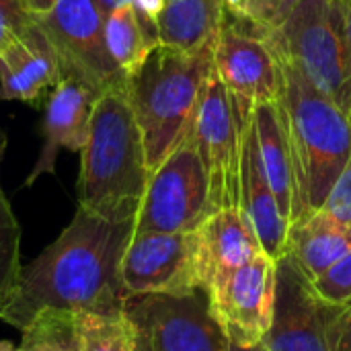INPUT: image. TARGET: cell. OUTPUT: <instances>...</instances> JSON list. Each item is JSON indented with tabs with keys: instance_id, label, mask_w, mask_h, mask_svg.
<instances>
[{
	"instance_id": "cell-33",
	"label": "cell",
	"mask_w": 351,
	"mask_h": 351,
	"mask_svg": "<svg viewBox=\"0 0 351 351\" xmlns=\"http://www.w3.org/2000/svg\"><path fill=\"white\" fill-rule=\"evenodd\" d=\"M222 2H224V6H226L230 12H234V14H241L243 4H245V0H222Z\"/></svg>"
},
{
	"instance_id": "cell-19",
	"label": "cell",
	"mask_w": 351,
	"mask_h": 351,
	"mask_svg": "<svg viewBox=\"0 0 351 351\" xmlns=\"http://www.w3.org/2000/svg\"><path fill=\"white\" fill-rule=\"evenodd\" d=\"M351 249V226L339 222L323 208L288 226L286 251L315 280Z\"/></svg>"
},
{
	"instance_id": "cell-30",
	"label": "cell",
	"mask_w": 351,
	"mask_h": 351,
	"mask_svg": "<svg viewBox=\"0 0 351 351\" xmlns=\"http://www.w3.org/2000/svg\"><path fill=\"white\" fill-rule=\"evenodd\" d=\"M331 351H351V302L343 304L331 329Z\"/></svg>"
},
{
	"instance_id": "cell-24",
	"label": "cell",
	"mask_w": 351,
	"mask_h": 351,
	"mask_svg": "<svg viewBox=\"0 0 351 351\" xmlns=\"http://www.w3.org/2000/svg\"><path fill=\"white\" fill-rule=\"evenodd\" d=\"M6 138L0 132V158ZM21 228L0 183V313L10 302L21 278Z\"/></svg>"
},
{
	"instance_id": "cell-20",
	"label": "cell",
	"mask_w": 351,
	"mask_h": 351,
	"mask_svg": "<svg viewBox=\"0 0 351 351\" xmlns=\"http://www.w3.org/2000/svg\"><path fill=\"white\" fill-rule=\"evenodd\" d=\"M224 12L222 0H165L156 19L158 41L185 51L216 45Z\"/></svg>"
},
{
	"instance_id": "cell-32",
	"label": "cell",
	"mask_w": 351,
	"mask_h": 351,
	"mask_svg": "<svg viewBox=\"0 0 351 351\" xmlns=\"http://www.w3.org/2000/svg\"><path fill=\"white\" fill-rule=\"evenodd\" d=\"M97 4H99V8H101V12L107 16V14H111L113 10H117L119 6H123V4H130V0H95Z\"/></svg>"
},
{
	"instance_id": "cell-3",
	"label": "cell",
	"mask_w": 351,
	"mask_h": 351,
	"mask_svg": "<svg viewBox=\"0 0 351 351\" xmlns=\"http://www.w3.org/2000/svg\"><path fill=\"white\" fill-rule=\"evenodd\" d=\"M274 53L282 70V95L276 103L294 165L298 220L325 206L348 165L351 117L333 99L323 95L294 62L278 51Z\"/></svg>"
},
{
	"instance_id": "cell-18",
	"label": "cell",
	"mask_w": 351,
	"mask_h": 351,
	"mask_svg": "<svg viewBox=\"0 0 351 351\" xmlns=\"http://www.w3.org/2000/svg\"><path fill=\"white\" fill-rule=\"evenodd\" d=\"M251 121L255 128L263 173L278 199L282 216L288 220V224H292L298 216V189L278 103L255 105Z\"/></svg>"
},
{
	"instance_id": "cell-35",
	"label": "cell",
	"mask_w": 351,
	"mask_h": 351,
	"mask_svg": "<svg viewBox=\"0 0 351 351\" xmlns=\"http://www.w3.org/2000/svg\"><path fill=\"white\" fill-rule=\"evenodd\" d=\"M230 351H265L263 346H255V348H239L234 343H230Z\"/></svg>"
},
{
	"instance_id": "cell-11",
	"label": "cell",
	"mask_w": 351,
	"mask_h": 351,
	"mask_svg": "<svg viewBox=\"0 0 351 351\" xmlns=\"http://www.w3.org/2000/svg\"><path fill=\"white\" fill-rule=\"evenodd\" d=\"M204 290L230 343L239 348L263 343L274 319L276 259L259 253L245 265L218 276Z\"/></svg>"
},
{
	"instance_id": "cell-31",
	"label": "cell",
	"mask_w": 351,
	"mask_h": 351,
	"mask_svg": "<svg viewBox=\"0 0 351 351\" xmlns=\"http://www.w3.org/2000/svg\"><path fill=\"white\" fill-rule=\"evenodd\" d=\"M23 4H25V8L31 12V16H35V14L47 12V10L56 4V0H23Z\"/></svg>"
},
{
	"instance_id": "cell-12",
	"label": "cell",
	"mask_w": 351,
	"mask_h": 351,
	"mask_svg": "<svg viewBox=\"0 0 351 351\" xmlns=\"http://www.w3.org/2000/svg\"><path fill=\"white\" fill-rule=\"evenodd\" d=\"M128 296L189 294L202 288L195 232H142L132 237L121 259Z\"/></svg>"
},
{
	"instance_id": "cell-29",
	"label": "cell",
	"mask_w": 351,
	"mask_h": 351,
	"mask_svg": "<svg viewBox=\"0 0 351 351\" xmlns=\"http://www.w3.org/2000/svg\"><path fill=\"white\" fill-rule=\"evenodd\" d=\"M136 14H138V21L142 25V29L146 31V35L150 37L152 43H160L158 41V29H156V19L165 6V0H130Z\"/></svg>"
},
{
	"instance_id": "cell-8",
	"label": "cell",
	"mask_w": 351,
	"mask_h": 351,
	"mask_svg": "<svg viewBox=\"0 0 351 351\" xmlns=\"http://www.w3.org/2000/svg\"><path fill=\"white\" fill-rule=\"evenodd\" d=\"M33 21L51 43L64 76L93 88L97 95L125 78L105 43V14L95 0H56Z\"/></svg>"
},
{
	"instance_id": "cell-13",
	"label": "cell",
	"mask_w": 351,
	"mask_h": 351,
	"mask_svg": "<svg viewBox=\"0 0 351 351\" xmlns=\"http://www.w3.org/2000/svg\"><path fill=\"white\" fill-rule=\"evenodd\" d=\"M214 68L243 125L251 119L255 105L276 103L282 95V70L274 49L261 33H243L226 19L214 45Z\"/></svg>"
},
{
	"instance_id": "cell-25",
	"label": "cell",
	"mask_w": 351,
	"mask_h": 351,
	"mask_svg": "<svg viewBox=\"0 0 351 351\" xmlns=\"http://www.w3.org/2000/svg\"><path fill=\"white\" fill-rule=\"evenodd\" d=\"M31 25L33 16L23 0H0V58L29 31Z\"/></svg>"
},
{
	"instance_id": "cell-22",
	"label": "cell",
	"mask_w": 351,
	"mask_h": 351,
	"mask_svg": "<svg viewBox=\"0 0 351 351\" xmlns=\"http://www.w3.org/2000/svg\"><path fill=\"white\" fill-rule=\"evenodd\" d=\"M76 327L82 351H136L134 325L125 313H76Z\"/></svg>"
},
{
	"instance_id": "cell-36",
	"label": "cell",
	"mask_w": 351,
	"mask_h": 351,
	"mask_svg": "<svg viewBox=\"0 0 351 351\" xmlns=\"http://www.w3.org/2000/svg\"><path fill=\"white\" fill-rule=\"evenodd\" d=\"M0 351H19V348H14L12 341H0Z\"/></svg>"
},
{
	"instance_id": "cell-10",
	"label": "cell",
	"mask_w": 351,
	"mask_h": 351,
	"mask_svg": "<svg viewBox=\"0 0 351 351\" xmlns=\"http://www.w3.org/2000/svg\"><path fill=\"white\" fill-rule=\"evenodd\" d=\"M245 125L239 121L230 93L214 68L204 84L191 128L210 177L214 212L224 208H239Z\"/></svg>"
},
{
	"instance_id": "cell-34",
	"label": "cell",
	"mask_w": 351,
	"mask_h": 351,
	"mask_svg": "<svg viewBox=\"0 0 351 351\" xmlns=\"http://www.w3.org/2000/svg\"><path fill=\"white\" fill-rule=\"evenodd\" d=\"M298 2H300V0H286V4H284V10H282V16H280V21H282V19H284V16H286V14H288V12H290V10L294 8V6H296ZM280 21H278V23H280ZM274 27H276V25H274Z\"/></svg>"
},
{
	"instance_id": "cell-1",
	"label": "cell",
	"mask_w": 351,
	"mask_h": 351,
	"mask_svg": "<svg viewBox=\"0 0 351 351\" xmlns=\"http://www.w3.org/2000/svg\"><path fill=\"white\" fill-rule=\"evenodd\" d=\"M136 220H109L78 206L72 222L23 265L16 290L0 321L23 331L41 311L105 313L125 306L121 259Z\"/></svg>"
},
{
	"instance_id": "cell-28",
	"label": "cell",
	"mask_w": 351,
	"mask_h": 351,
	"mask_svg": "<svg viewBox=\"0 0 351 351\" xmlns=\"http://www.w3.org/2000/svg\"><path fill=\"white\" fill-rule=\"evenodd\" d=\"M343 2V60H346V76L343 90L339 99V107L351 117V0Z\"/></svg>"
},
{
	"instance_id": "cell-5",
	"label": "cell",
	"mask_w": 351,
	"mask_h": 351,
	"mask_svg": "<svg viewBox=\"0 0 351 351\" xmlns=\"http://www.w3.org/2000/svg\"><path fill=\"white\" fill-rule=\"evenodd\" d=\"M261 37L339 105L346 76L341 0H300L276 27L261 29Z\"/></svg>"
},
{
	"instance_id": "cell-6",
	"label": "cell",
	"mask_w": 351,
	"mask_h": 351,
	"mask_svg": "<svg viewBox=\"0 0 351 351\" xmlns=\"http://www.w3.org/2000/svg\"><path fill=\"white\" fill-rule=\"evenodd\" d=\"M212 214L210 177L189 132L150 173L134 232H195Z\"/></svg>"
},
{
	"instance_id": "cell-15",
	"label": "cell",
	"mask_w": 351,
	"mask_h": 351,
	"mask_svg": "<svg viewBox=\"0 0 351 351\" xmlns=\"http://www.w3.org/2000/svg\"><path fill=\"white\" fill-rule=\"evenodd\" d=\"M62 78L60 60L33 21L29 31L0 58V101L37 105L43 93L53 90Z\"/></svg>"
},
{
	"instance_id": "cell-26",
	"label": "cell",
	"mask_w": 351,
	"mask_h": 351,
	"mask_svg": "<svg viewBox=\"0 0 351 351\" xmlns=\"http://www.w3.org/2000/svg\"><path fill=\"white\" fill-rule=\"evenodd\" d=\"M323 210L327 214H331L333 218H337L339 222L351 226V154L339 179L335 181Z\"/></svg>"
},
{
	"instance_id": "cell-27",
	"label": "cell",
	"mask_w": 351,
	"mask_h": 351,
	"mask_svg": "<svg viewBox=\"0 0 351 351\" xmlns=\"http://www.w3.org/2000/svg\"><path fill=\"white\" fill-rule=\"evenodd\" d=\"M286 0H245L239 16L251 21L259 29H271L278 25Z\"/></svg>"
},
{
	"instance_id": "cell-2",
	"label": "cell",
	"mask_w": 351,
	"mask_h": 351,
	"mask_svg": "<svg viewBox=\"0 0 351 351\" xmlns=\"http://www.w3.org/2000/svg\"><path fill=\"white\" fill-rule=\"evenodd\" d=\"M80 154L78 206L109 220H136L150 171L125 78L99 93Z\"/></svg>"
},
{
	"instance_id": "cell-9",
	"label": "cell",
	"mask_w": 351,
	"mask_h": 351,
	"mask_svg": "<svg viewBox=\"0 0 351 351\" xmlns=\"http://www.w3.org/2000/svg\"><path fill=\"white\" fill-rule=\"evenodd\" d=\"M343 304H329L292 255L276 261V304L265 351H331V329Z\"/></svg>"
},
{
	"instance_id": "cell-23",
	"label": "cell",
	"mask_w": 351,
	"mask_h": 351,
	"mask_svg": "<svg viewBox=\"0 0 351 351\" xmlns=\"http://www.w3.org/2000/svg\"><path fill=\"white\" fill-rule=\"evenodd\" d=\"M21 335L19 351H82L76 315L70 311H41Z\"/></svg>"
},
{
	"instance_id": "cell-7",
	"label": "cell",
	"mask_w": 351,
	"mask_h": 351,
	"mask_svg": "<svg viewBox=\"0 0 351 351\" xmlns=\"http://www.w3.org/2000/svg\"><path fill=\"white\" fill-rule=\"evenodd\" d=\"M136 351H230V339L212 313L208 292L128 296Z\"/></svg>"
},
{
	"instance_id": "cell-21",
	"label": "cell",
	"mask_w": 351,
	"mask_h": 351,
	"mask_svg": "<svg viewBox=\"0 0 351 351\" xmlns=\"http://www.w3.org/2000/svg\"><path fill=\"white\" fill-rule=\"evenodd\" d=\"M105 43L113 62L125 76L132 74L156 45L142 29L132 2L105 16Z\"/></svg>"
},
{
	"instance_id": "cell-4",
	"label": "cell",
	"mask_w": 351,
	"mask_h": 351,
	"mask_svg": "<svg viewBox=\"0 0 351 351\" xmlns=\"http://www.w3.org/2000/svg\"><path fill=\"white\" fill-rule=\"evenodd\" d=\"M212 70L214 45L185 51L158 43L125 76L128 97L144 138L150 173L189 136L204 84Z\"/></svg>"
},
{
	"instance_id": "cell-16",
	"label": "cell",
	"mask_w": 351,
	"mask_h": 351,
	"mask_svg": "<svg viewBox=\"0 0 351 351\" xmlns=\"http://www.w3.org/2000/svg\"><path fill=\"white\" fill-rule=\"evenodd\" d=\"M263 253L259 237L241 208L214 212L197 228V271L202 288Z\"/></svg>"
},
{
	"instance_id": "cell-17",
	"label": "cell",
	"mask_w": 351,
	"mask_h": 351,
	"mask_svg": "<svg viewBox=\"0 0 351 351\" xmlns=\"http://www.w3.org/2000/svg\"><path fill=\"white\" fill-rule=\"evenodd\" d=\"M239 208L251 220L263 247V253L278 261L286 251V237L290 224L282 216L278 199L263 173L253 121H249L243 132Z\"/></svg>"
},
{
	"instance_id": "cell-14",
	"label": "cell",
	"mask_w": 351,
	"mask_h": 351,
	"mask_svg": "<svg viewBox=\"0 0 351 351\" xmlns=\"http://www.w3.org/2000/svg\"><path fill=\"white\" fill-rule=\"evenodd\" d=\"M97 97L99 95L93 88L70 76H64L56 84L45 105V115L41 123L43 144L25 181L27 187L33 185L41 175L56 173L58 154L62 150L82 152L88 140L90 117Z\"/></svg>"
}]
</instances>
